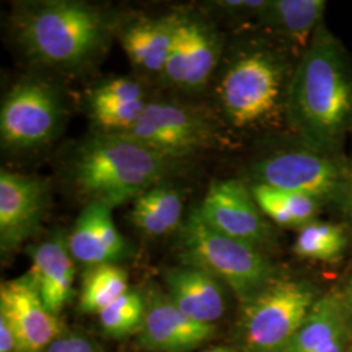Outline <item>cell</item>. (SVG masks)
Returning a JSON list of instances; mask_svg holds the SVG:
<instances>
[{"label": "cell", "mask_w": 352, "mask_h": 352, "mask_svg": "<svg viewBox=\"0 0 352 352\" xmlns=\"http://www.w3.org/2000/svg\"><path fill=\"white\" fill-rule=\"evenodd\" d=\"M286 118L305 148L336 157L352 131V69L324 23L289 76Z\"/></svg>", "instance_id": "cell-1"}, {"label": "cell", "mask_w": 352, "mask_h": 352, "mask_svg": "<svg viewBox=\"0 0 352 352\" xmlns=\"http://www.w3.org/2000/svg\"><path fill=\"white\" fill-rule=\"evenodd\" d=\"M176 161L124 135L100 132L77 148L71 174L89 202L113 209L164 183Z\"/></svg>", "instance_id": "cell-2"}, {"label": "cell", "mask_w": 352, "mask_h": 352, "mask_svg": "<svg viewBox=\"0 0 352 352\" xmlns=\"http://www.w3.org/2000/svg\"><path fill=\"white\" fill-rule=\"evenodd\" d=\"M17 39L38 63L76 68L104 46L110 23L100 10L80 1H45L29 6L16 23Z\"/></svg>", "instance_id": "cell-3"}, {"label": "cell", "mask_w": 352, "mask_h": 352, "mask_svg": "<svg viewBox=\"0 0 352 352\" xmlns=\"http://www.w3.org/2000/svg\"><path fill=\"white\" fill-rule=\"evenodd\" d=\"M179 256L183 265L218 278L241 304L278 279L274 265L261 250L215 231L202 219L197 208L179 230Z\"/></svg>", "instance_id": "cell-4"}, {"label": "cell", "mask_w": 352, "mask_h": 352, "mask_svg": "<svg viewBox=\"0 0 352 352\" xmlns=\"http://www.w3.org/2000/svg\"><path fill=\"white\" fill-rule=\"evenodd\" d=\"M286 64L267 50L247 51L228 65L218 97L227 120L240 129L273 123L286 113Z\"/></svg>", "instance_id": "cell-5"}, {"label": "cell", "mask_w": 352, "mask_h": 352, "mask_svg": "<svg viewBox=\"0 0 352 352\" xmlns=\"http://www.w3.org/2000/svg\"><path fill=\"white\" fill-rule=\"evenodd\" d=\"M316 291L309 283L276 279L250 302L240 316L241 352H287L315 305Z\"/></svg>", "instance_id": "cell-6"}, {"label": "cell", "mask_w": 352, "mask_h": 352, "mask_svg": "<svg viewBox=\"0 0 352 352\" xmlns=\"http://www.w3.org/2000/svg\"><path fill=\"white\" fill-rule=\"evenodd\" d=\"M58 91L45 81L24 80L16 84L0 110V135L4 148L28 151L55 138L63 120Z\"/></svg>", "instance_id": "cell-7"}, {"label": "cell", "mask_w": 352, "mask_h": 352, "mask_svg": "<svg viewBox=\"0 0 352 352\" xmlns=\"http://www.w3.org/2000/svg\"><path fill=\"white\" fill-rule=\"evenodd\" d=\"M252 174L256 184L300 193L320 204L342 199L351 184L334 157L309 148L270 154Z\"/></svg>", "instance_id": "cell-8"}, {"label": "cell", "mask_w": 352, "mask_h": 352, "mask_svg": "<svg viewBox=\"0 0 352 352\" xmlns=\"http://www.w3.org/2000/svg\"><path fill=\"white\" fill-rule=\"evenodd\" d=\"M120 135L175 160L218 141L217 129L201 113L168 102L146 103L139 122Z\"/></svg>", "instance_id": "cell-9"}, {"label": "cell", "mask_w": 352, "mask_h": 352, "mask_svg": "<svg viewBox=\"0 0 352 352\" xmlns=\"http://www.w3.org/2000/svg\"><path fill=\"white\" fill-rule=\"evenodd\" d=\"M197 210L209 226L231 239L258 250L272 239L251 189L236 179L213 180Z\"/></svg>", "instance_id": "cell-10"}, {"label": "cell", "mask_w": 352, "mask_h": 352, "mask_svg": "<svg viewBox=\"0 0 352 352\" xmlns=\"http://www.w3.org/2000/svg\"><path fill=\"white\" fill-rule=\"evenodd\" d=\"M0 318L11 327L23 352H42L64 333L59 317L47 309L29 274L1 283Z\"/></svg>", "instance_id": "cell-11"}, {"label": "cell", "mask_w": 352, "mask_h": 352, "mask_svg": "<svg viewBox=\"0 0 352 352\" xmlns=\"http://www.w3.org/2000/svg\"><path fill=\"white\" fill-rule=\"evenodd\" d=\"M49 205L47 183L36 176L0 174V247L19 248L37 232Z\"/></svg>", "instance_id": "cell-12"}, {"label": "cell", "mask_w": 352, "mask_h": 352, "mask_svg": "<svg viewBox=\"0 0 352 352\" xmlns=\"http://www.w3.org/2000/svg\"><path fill=\"white\" fill-rule=\"evenodd\" d=\"M215 325L200 324L180 312L166 292L151 289L138 344L157 352H190L213 338Z\"/></svg>", "instance_id": "cell-13"}, {"label": "cell", "mask_w": 352, "mask_h": 352, "mask_svg": "<svg viewBox=\"0 0 352 352\" xmlns=\"http://www.w3.org/2000/svg\"><path fill=\"white\" fill-rule=\"evenodd\" d=\"M111 208L101 202H88L72 227L68 248L76 263L87 267L118 264L124 260L129 247L115 226Z\"/></svg>", "instance_id": "cell-14"}, {"label": "cell", "mask_w": 352, "mask_h": 352, "mask_svg": "<svg viewBox=\"0 0 352 352\" xmlns=\"http://www.w3.org/2000/svg\"><path fill=\"white\" fill-rule=\"evenodd\" d=\"M166 294L184 315L205 325H215L227 311L225 285L210 273L183 265L164 274Z\"/></svg>", "instance_id": "cell-15"}, {"label": "cell", "mask_w": 352, "mask_h": 352, "mask_svg": "<svg viewBox=\"0 0 352 352\" xmlns=\"http://www.w3.org/2000/svg\"><path fill=\"white\" fill-rule=\"evenodd\" d=\"M32 267L29 276L51 314L60 315L67 302L74 298L75 258L67 236L60 231L30 250Z\"/></svg>", "instance_id": "cell-16"}, {"label": "cell", "mask_w": 352, "mask_h": 352, "mask_svg": "<svg viewBox=\"0 0 352 352\" xmlns=\"http://www.w3.org/2000/svg\"><path fill=\"white\" fill-rule=\"evenodd\" d=\"M350 338L342 296L318 298L287 352H346Z\"/></svg>", "instance_id": "cell-17"}, {"label": "cell", "mask_w": 352, "mask_h": 352, "mask_svg": "<svg viewBox=\"0 0 352 352\" xmlns=\"http://www.w3.org/2000/svg\"><path fill=\"white\" fill-rule=\"evenodd\" d=\"M180 20V13H171L131 23L122 33V46L129 60L148 72L162 74Z\"/></svg>", "instance_id": "cell-18"}, {"label": "cell", "mask_w": 352, "mask_h": 352, "mask_svg": "<svg viewBox=\"0 0 352 352\" xmlns=\"http://www.w3.org/2000/svg\"><path fill=\"white\" fill-rule=\"evenodd\" d=\"M325 8L324 0H269L258 19L269 32L304 52L322 24Z\"/></svg>", "instance_id": "cell-19"}, {"label": "cell", "mask_w": 352, "mask_h": 352, "mask_svg": "<svg viewBox=\"0 0 352 352\" xmlns=\"http://www.w3.org/2000/svg\"><path fill=\"white\" fill-rule=\"evenodd\" d=\"M184 204L177 189L160 183L145 190L135 200L133 225L149 236H164L182 227Z\"/></svg>", "instance_id": "cell-20"}, {"label": "cell", "mask_w": 352, "mask_h": 352, "mask_svg": "<svg viewBox=\"0 0 352 352\" xmlns=\"http://www.w3.org/2000/svg\"><path fill=\"white\" fill-rule=\"evenodd\" d=\"M222 43L213 26L187 16V76L184 89L197 90L209 82L221 59Z\"/></svg>", "instance_id": "cell-21"}, {"label": "cell", "mask_w": 352, "mask_h": 352, "mask_svg": "<svg viewBox=\"0 0 352 352\" xmlns=\"http://www.w3.org/2000/svg\"><path fill=\"white\" fill-rule=\"evenodd\" d=\"M251 190L260 210L279 226L302 228L315 221L320 208V202L300 193L265 184H254Z\"/></svg>", "instance_id": "cell-22"}, {"label": "cell", "mask_w": 352, "mask_h": 352, "mask_svg": "<svg viewBox=\"0 0 352 352\" xmlns=\"http://www.w3.org/2000/svg\"><path fill=\"white\" fill-rule=\"evenodd\" d=\"M129 291L128 273L118 264L89 267L84 274L80 308L85 314L100 315L118 298Z\"/></svg>", "instance_id": "cell-23"}, {"label": "cell", "mask_w": 352, "mask_h": 352, "mask_svg": "<svg viewBox=\"0 0 352 352\" xmlns=\"http://www.w3.org/2000/svg\"><path fill=\"white\" fill-rule=\"evenodd\" d=\"M347 247V236L342 227L329 222H317L299 228L294 243L296 256L308 260L334 263L338 261Z\"/></svg>", "instance_id": "cell-24"}, {"label": "cell", "mask_w": 352, "mask_h": 352, "mask_svg": "<svg viewBox=\"0 0 352 352\" xmlns=\"http://www.w3.org/2000/svg\"><path fill=\"white\" fill-rule=\"evenodd\" d=\"M146 314V298L138 291H126L100 314V322L106 336L123 338L140 330Z\"/></svg>", "instance_id": "cell-25"}, {"label": "cell", "mask_w": 352, "mask_h": 352, "mask_svg": "<svg viewBox=\"0 0 352 352\" xmlns=\"http://www.w3.org/2000/svg\"><path fill=\"white\" fill-rule=\"evenodd\" d=\"M146 103L144 100L126 104L90 107L91 118L103 133H124L139 122Z\"/></svg>", "instance_id": "cell-26"}, {"label": "cell", "mask_w": 352, "mask_h": 352, "mask_svg": "<svg viewBox=\"0 0 352 352\" xmlns=\"http://www.w3.org/2000/svg\"><path fill=\"white\" fill-rule=\"evenodd\" d=\"M144 90L136 81L129 78H113L96 89L90 98V107L126 104L144 101Z\"/></svg>", "instance_id": "cell-27"}, {"label": "cell", "mask_w": 352, "mask_h": 352, "mask_svg": "<svg viewBox=\"0 0 352 352\" xmlns=\"http://www.w3.org/2000/svg\"><path fill=\"white\" fill-rule=\"evenodd\" d=\"M164 80L177 88L184 89L187 76V16L182 14L173 46L168 52L164 72Z\"/></svg>", "instance_id": "cell-28"}, {"label": "cell", "mask_w": 352, "mask_h": 352, "mask_svg": "<svg viewBox=\"0 0 352 352\" xmlns=\"http://www.w3.org/2000/svg\"><path fill=\"white\" fill-rule=\"evenodd\" d=\"M42 352H98V349L87 336L64 331Z\"/></svg>", "instance_id": "cell-29"}, {"label": "cell", "mask_w": 352, "mask_h": 352, "mask_svg": "<svg viewBox=\"0 0 352 352\" xmlns=\"http://www.w3.org/2000/svg\"><path fill=\"white\" fill-rule=\"evenodd\" d=\"M267 1L265 0H226V1H217L215 4L222 8L223 11L234 13V14H254L260 16L264 10Z\"/></svg>", "instance_id": "cell-30"}, {"label": "cell", "mask_w": 352, "mask_h": 352, "mask_svg": "<svg viewBox=\"0 0 352 352\" xmlns=\"http://www.w3.org/2000/svg\"><path fill=\"white\" fill-rule=\"evenodd\" d=\"M0 352H23L11 327L0 318Z\"/></svg>", "instance_id": "cell-31"}, {"label": "cell", "mask_w": 352, "mask_h": 352, "mask_svg": "<svg viewBox=\"0 0 352 352\" xmlns=\"http://www.w3.org/2000/svg\"><path fill=\"white\" fill-rule=\"evenodd\" d=\"M343 305H344V312H346V321L349 327V333L350 338L352 340V276L344 289V295L342 296Z\"/></svg>", "instance_id": "cell-32"}, {"label": "cell", "mask_w": 352, "mask_h": 352, "mask_svg": "<svg viewBox=\"0 0 352 352\" xmlns=\"http://www.w3.org/2000/svg\"><path fill=\"white\" fill-rule=\"evenodd\" d=\"M342 200L346 204V206H347V209H349V213H350V215L352 217V183L349 186V188L346 190L344 196L342 197Z\"/></svg>", "instance_id": "cell-33"}, {"label": "cell", "mask_w": 352, "mask_h": 352, "mask_svg": "<svg viewBox=\"0 0 352 352\" xmlns=\"http://www.w3.org/2000/svg\"><path fill=\"white\" fill-rule=\"evenodd\" d=\"M205 352H232L231 350H228L226 347H214L212 350H208Z\"/></svg>", "instance_id": "cell-34"}]
</instances>
